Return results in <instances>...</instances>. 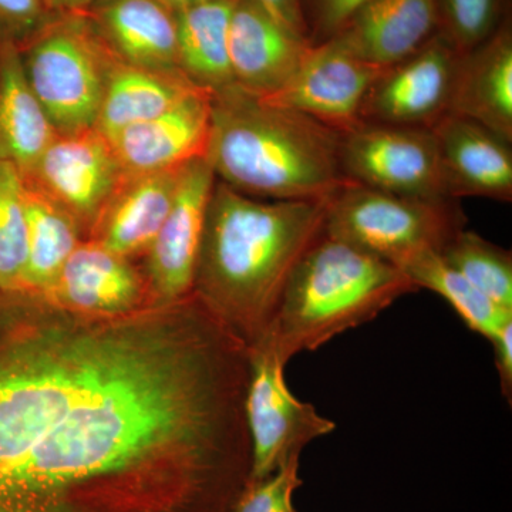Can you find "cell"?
I'll return each mask as SVG.
<instances>
[{
	"label": "cell",
	"mask_w": 512,
	"mask_h": 512,
	"mask_svg": "<svg viewBox=\"0 0 512 512\" xmlns=\"http://www.w3.org/2000/svg\"><path fill=\"white\" fill-rule=\"evenodd\" d=\"M235 0H202L177 10L178 66L195 86L215 93L234 84L228 55Z\"/></svg>",
	"instance_id": "603a6c76"
},
{
	"label": "cell",
	"mask_w": 512,
	"mask_h": 512,
	"mask_svg": "<svg viewBox=\"0 0 512 512\" xmlns=\"http://www.w3.org/2000/svg\"><path fill=\"white\" fill-rule=\"evenodd\" d=\"M211 97L198 90L161 116L106 136L124 174L157 173L207 157Z\"/></svg>",
	"instance_id": "2e32d148"
},
{
	"label": "cell",
	"mask_w": 512,
	"mask_h": 512,
	"mask_svg": "<svg viewBox=\"0 0 512 512\" xmlns=\"http://www.w3.org/2000/svg\"><path fill=\"white\" fill-rule=\"evenodd\" d=\"M198 90L204 89L195 86L181 70L148 69L114 57L96 128L111 136L131 124L161 116Z\"/></svg>",
	"instance_id": "44dd1931"
},
{
	"label": "cell",
	"mask_w": 512,
	"mask_h": 512,
	"mask_svg": "<svg viewBox=\"0 0 512 512\" xmlns=\"http://www.w3.org/2000/svg\"><path fill=\"white\" fill-rule=\"evenodd\" d=\"M441 258L487 298L512 311V254L464 228L440 252Z\"/></svg>",
	"instance_id": "484cf974"
},
{
	"label": "cell",
	"mask_w": 512,
	"mask_h": 512,
	"mask_svg": "<svg viewBox=\"0 0 512 512\" xmlns=\"http://www.w3.org/2000/svg\"><path fill=\"white\" fill-rule=\"evenodd\" d=\"M56 15L49 0H0V35L20 49Z\"/></svg>",
	"instance_id": "f546056e"
},
{
	"label": "cell",
	"mask_w": 512,
	"mask_h": 512,
	"mask_svg": "<svg viewBox=\"0 0 512 512\" xmlns=\"http://www.w3.org/2000/svg\"><path fill=\"white\" fill-rule=\"evenodd\" d=\"M325 202L248 197L215 181L192 295L249 349L268 339L286 286L325 232Z\"/></svg>",
	"instance_id": "7a4b0ae2"
},
{
	"label": "cell",
	"mask_w": 512,
	"mask_h": 512,
	"mask_svg": "<svg viewBox=\"0 0 512 512\" xmlns=\"http://www.w3.org/2000/svg\"><path fill=\"white\" fill-rule=\"evenodd\" d=\"M127 328V316L86 318L35 293L0 292V501Z\"/></svg>",
	"instance_id": "6da1fadb"
},
{
	"label": "cell",
	"mask_w": 512,
	"mask_h": 512,
	"mask_svg": "<svg viewBox=\"0 0 512 512\" xmlns=\"http://www.w3.org/2000/svg\"><path fill=\"white\" fill-rule=\"evenodd\" d=\"M325 234L400 266L440 252L466 228L457 200L420 198L348 181L325 201Z\"/></svg>",
	"instance_id": "5b68a950"
},
{
	"label": "cell",
	"mask_w": 512,
	"mask_h": 512,
	"mask_svg": "<svg viewBox=\"0 0 512 512\" xmlns=\"http://www.w3.org/2000/svg\"><path fill=\"white\" fill-rule=\"evenodd\" d=\"M83 13L120 62L180 70L177 12L164 0H94Z\"/></svg>",
	"instance_id": "d6986e66"
},
{
	"label": "cell",
	"mask_w": 512,
	"mask_h": 512,
	"mask_svg": "<svg viewBox=\"0 0 512 512\" xmlns=\"http://www.w3.org/2000/svg\"><path fill=\"white\" fill-rule=\"evenodd\" d=\"M215 181L217 177L205 158H197L181 168L170 212L150 251L141 259L154 306L174 305L192 295Z\"/></svg>",
	"instance_id": "30bf717a"
},
{
	"label": "cell",
	"mask_w": 512,
	"mask_h": 512,
	"mask_svg": "<svg viewBox=\"0 0 512 512\" xmlns=\"http://www.w3.org/2000/svg\"><path fill=\"white\" fill-rule=\"evenodd\" d=\"M342 173L352 183L420 198H447L433 131L363 123L340 134Z\"/></svg>",
	"instance_id": "ba28073f"
},
{
	"label": "cell",
	"mask_w": 512,
	"mask_h": 512,
	"mask_svg": "<svg viewBox=\"0 0 512 512\" xmlns=\"http://www.w3.org/2000/svg\"><path fill=\"white\" fill-rule=\"evenodd\" d=\"M312 45L256 0H235L229 19V66L232 82L244 92L259 99L279 92Z\"/></svg>",
	"instance_id": "5bb4252c"
},
{
	"label": "cell",
	"mask_w": 512,
	"mask_h": 512,
	"mask_svg": "<svg viewBox=\"0 0 512 512\" xmlns=\"http://www.w3.org/2000/svg\"><path fill=\"white\" fill-rule=\"evenodd\" d=\"M56 136L26 79L19 47L0 35V161L25 174Z\"/></svg>",
	"instance_id": "7402d4cb"
},
{
	"label": "cell",
	"mask_w": 512,
	"mask_h": 512,
	"mask_svg": "<svg viewBox=\"0 0 512 512\" xmlns=\"http://www.w3.org/2000/svg\"><path fill=\"white\" fill-rule=\"evenodd\" d=\"M369 0H299L313 45L332 39Z\"/></svg>",
	"instance_id": "4dcf8cb0"
},
{
	"label": "cell",
	"mask_w": 512,
	"mask_h": 512,
	"mask_svg": "<svg viewBox=\"0 0 512 512\" xmlns=\"http://www.w3.org/2000/svg\"><path fill=\"white\" fill-rule=\"evenodd\" d=\"M460 56L440 33L386 67L367 94L362 123L431 128L448 114Z\"/></svg>",
	"instance_id": "8fae6325"
},
{
	"label": "cell",
	"mask_w": 512,
	"mask_h": 512,
	"mask_svg": "<svg viewBox=\"0 0 512 512\" xmlns=\"http://www.w3.org/2000/svg\"><path fill=\"white\" fill-rule=\"evenodd\" d=\"M23 181L55 201L89 237L123 170L109 138L97 128L60 136L40 154Z\"/></svg>",
	"instance_id": "9c48e42d"
},
{
	"label": "cell",
	"mask_w": 512,
	"mask_h": 512,
	"mask_svg": "<svg viewBox=\"0 0 512 512\" xmlns=\"http://www.w3.org/2000/svg\"><path fill=\"white\" fill-rule=\"evenodd\" d=\"M417 291L397 266L323 232L296 266L262 345L274 349L286 366Z\"/></svg>",
	"instance_id": "277c9868"
},
{
	"label": "cell",
	"mask_w": 512,
	"mask_h": 512,
	"mask_svg": "<svg viewBox=\"0 0 512 512\" xmlns=\"http://www.w3.org/2000/svg\"><path fill=\"white\" fill-rule=\"evenodd\" d=\"M170 8H173L175 12L177 10L187 8V6L194 5V3L202 2V0H164Z\"/></svg>",
	"instance_id": "e575fe53"
},
{
	"label": "cell",
	"mask_w": 512,
	"mask_h": 512,
	"mask_svg": "<svg viewBox=\"0 0 512 512\" xmlns=\"http://www.w3.org/2000/svg\"><path fill=\"white\" fill-rule=\"evenodd\" d=\"M256 2L261 3L276 19L285 23L293 32L309 39L299 0H256Z\"/></svg>",
	"instance_id": "d6a6232c"
},
{
	"label": "cell",
	"mask_w": 512,
	"mask_h": 512,
	"mask_svg": "<svg viewBox=\"0 0 512 512\" xmlns=\"http://www.w3.org/2000/svg\"><path fill=\"white\" fill-rule=\"evenodd\" d=\"M437 33V0H369L329 42L363 62L390 67Z\"/></svg>",
	"instance_id": "e0dca14e"
},
{
	"label": "cell",
	"mask_w": 512,
	"mask_h": 512,
	"mask_svg": "<svg viewBox=\"0 0 512 512\" xmlns=\"http://www.w3.org/2000/svg\"><path fill=\"white\" fill-rule=\"evenodd\" d=\"M301 456L293 454L271 476L248 481L231 512H298L293 497L303 485Z\"/></svg>",
	"instance_id": "f1b7e54d"
},
{
	"label": "cell",
	"mask_w": 512,
	"mask_h": 512,
	"mask_svg": "<svg viewBox=\"0 0 512 512\" xmlns=\"http://www.w3.org/2000/svg\"><path fill=\"white\" fill-rule=\"evenodd\" d=\"M450 114L512 141V28L505 13L493 35L458 60Z\"/></svg>",
	"instance_id": "ffe728a7"
},
{
	"label": "cell",
	"mask_w": 512,
	"mask_h": 512,
	"mask_svg": "<svg viewBox=\"0 0 512 512\" xmlns=\"http://www.w3.org/2000/svg\"><path fill=\"white\" fill-rule=\"evenodd\" d=\"M183 167L123 173L86 239L134 261L143 259L170 212Z\"/></svg>",
	"instance_id": "ac0fdd59"
},
{
	"label": "cell",
	"mask_w": 512,
	"mask_h": 512,
	"mask_svg": "<svg viewBox=\"0 0 512 512\" xmlns=\"http://www.w3.org/2000/svg\"><path fill=\"white\" fill-rule=\"evenodd\" d=\"M28 261L25 183L15 164L0 161V292H22Z\"/></svg>",
	"instance_id": "4316f807"
},
{
	"label": "cell",
	"mask_w": 512,
	"mask_h": 512,
	"mask_svg": "<svg viewBox=\"0 0 512 512\" xmlns=\"http://www.w3.org/2000/svg\"><path fill=\"white\" fill-rule=\"evenodd\" d=\"M251 373L245 394V420L251 441L248 481L271 476L293 454L336 430L312 404L289 390L285 365L268 345L249 349Z\"/></svg>",
	"instance_id": "52a82bcc"
},
{
	"label": "cell",
	"mask_w": 512,
	"mask_h": 512,
	"mask_svg": "<svg viewBox=\"0 0 512 512\" xmlns=\"http://www.w3.org/2000/svg\"><path fill=\"white\" fill-rule=\"evenodd\" d=\"M340 134L298 111L275 106L235 84L211 97L205 160L232 190L271 201H328L348 183Z\"/></svg>",
	"instance_id": "3957f363"
},
{
	"label": "cell",
	"mask_w": 512,
	"mask_h": 512,
	"mask_svg": "<svg viewBox=\"0 0 512 512\" xmlns=\"http://www.w3.org/2000/svg\"><path fill=\"white\" fill-rule=\"evenodd\" d=\"M42 296L57 308L86 318H121L154 306L143 265L92 239L77 245Z\"/></svg>",
	"instance_id": "4fadbf2b"
},
{
	"label": "cell",
	"mask_w": 512,
	"mask_h": 512,
	"mask_svg": "<svg viewBox=\"0 0 512 512\" xmlns=\"http://www.w3.org/2000/svg\"><path fill=\"white\" fill-rule=\"evenodd\" d=\"M495 367L500 376L501 392L511 403L512 399V320L505 323L493 340Z\"/></svg>",
	"instance_id": "1f68e13d"
},
{
	"label": "cell",
	"mask_w": 512,
	"mask_h": 512,
	"mask_svg": "<svg viewBox=\"0 0 512 512\" xmlns=\"http://www.w3.org/2000/svg\"><path fill=\"white\" fill-rule=\"evenodd\" d=\"M400 271L409 276L417 288L429 289L446 299L468 328L490 342L505 323L512 320V311L501 308L478 291L476 286L451 268L439 252L416 256L400 266Z\"/></svg>",
	"instance_id": "d4e9b609"
},
{
	"label": "cell",
	"mask_w": 512,
	"mask_h": 512,
	"mask_svg": "<svg viewBox=\"0 0 512 512\" xmlns=\"http://www.w3.org/2000/svg\"><path fill=\"white\" fill-rule=\"evenodd\" d=\"M19 52L26 79L57 134L96 128L114 56L83 12L57 13Z\"/></svg>",
	"instance_id": "8992f818"
},
{
	"label": "cell",
	"mask_w": 512,
	"mask_h": 512,
	"mask_svg": "<svg viewBox=\"0 0 512 512\" xmlns=\"http://www.w3.org/2000/svg\"><path fill=\"white\" fill-rule=\"evenodd\" d=\"M431 131L447 198L512 201L511 141L476 121L450 113L441 117Z\"/></svg>",
	"instance_id": "9a60e30c"
},
{
	"label": "cell",
	"mask_w": 512,
	"mask_h": 512,
	"mask_svg": "<svg viewBox=\"0 0 512 512\" xmlns=\"http://www.w3.org/2000/svg\"><path fill=\"white\" fill-rule=\"evenodd\" d=\"M384 69L328 40L312 45L289 82L261 100L305 114L336 133H348L362 126L367 94Z\"/></svg>",
	"instance_id": "7c38bea8"
},
{
	"label": "cell",
	"mask_w": 512,
	"mask_h": 512,
	"mask_svg": "<svg viewBox=\"0 0 512 512\" xmlns=\"http://www.w3.org/2000/svg\"><path fill=\"white\" fill-rule=\"evenodd\" d=\"M25 183V181H23ZM28 261L22 292L45 295L83 241L79 225L62 207L25 183Z\"/></svg>",
	"instance_id": "cb8c5ba5"
},
{
	"label": "cell",
	"mask_w": 512,
	"mask_h": 512,
	"mask_svg": "<svg viewBox=\"0 0 512 512\" xmlns=\"http://www.w3.org/2000/svg\"><path fill=\"white\" fill-rule=\"evenodd\" d=\"M439 33L458 55L485 42L507 13L505 0H437Z\"/></svg>",
	"instance_id": "83f0119b"
},
{
	"label": "cell",
	"mask_w": 512,
	"mask_h": 512,
	"mask_svg": "<svg viewBox=\"0 0 512 512\" xmlns=\"http://www.w3.org/2000/svg\"><path fill=\"white\" fill-rule=\"evenodd\" d=\"M94 0H49L50 6L57 13L84 12Z\"/></svg>",
	"instance_id": "836d02e7"
}]
</instances>
